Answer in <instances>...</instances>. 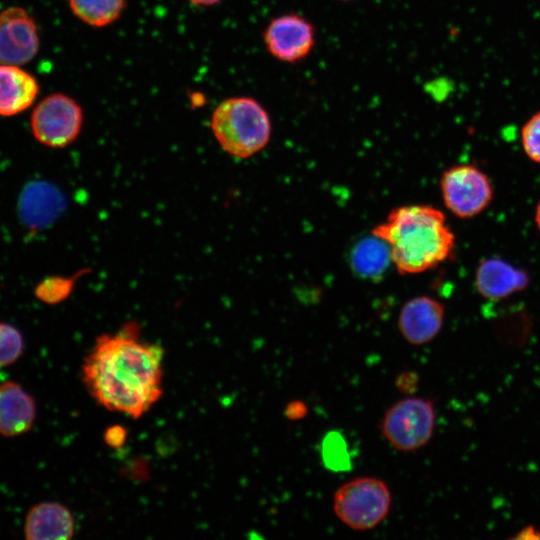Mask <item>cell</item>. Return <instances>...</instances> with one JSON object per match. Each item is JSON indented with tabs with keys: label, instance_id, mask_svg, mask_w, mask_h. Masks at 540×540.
Here are the masks:
<instances>
[{
	"label": "cell",
	"instance_id": "24",
	"mask_svg": "<svg viewBox=\"0 0 540 540\" xmlns=\"http://www.w3.org/2000/svg\"><path fill=\"white\" fill-rule=\"evenodd\" d=\"M194 5L198 6H212L219 3L221 0H189Z\"/></svg>",
	"mask_w": 540,
	"mask_h": 540
},
{
	"label": "cell",
	"instance_id": "7",
	"mask_svg": "<svg viewBox=\"0 0 540 540\" xmlns=\"http://www.w3.org/2000/svg\"><path fill=\"white\" fill-rule=\"evenodd\" d=\"M83 122L81 106L70 96L53 93L42 99L31 114L35 139L50 148H63L79 135Z\"/></svg>",
	"mask_w": 540,
	"mask_h": 540
},
{
	"label": "cell",
	"instance_id": "1",
	"mask_svg": "<svg viewBox=\"0 0 540 540\" xmlns=\"http://www.w3.org/2000/svg\"><path fill=\"white\" fill-rule=\"evenodd\" d=\"M163 349L140 341L135 324L100 336L82 365L91 396L111 411L139 418L162 395Z\"/></svg>",
	"mask_w": 540,
	"mask_h": 540
},
{
	"label": "cell",
	"instance_id": "17",
	"mask_svg": "<svg viewBox=\"0 0 540 540\" xmlns=\"http://www.w3.org/2000/svg\"><path fill=\"white\" fill-rule=\"evenodd\" d=\"M323 464L334 472L347 471L351 468V457L348 444L341 433L330 431L321 443Z\"/></svg>",
	"mask_w": 540,
	"mask_h": 540
},
{
	"label": "cell",
	"instance_id": "10",
	"mask_svg": "<svg viewBox=\"0 0 540 540\" xmlns=\"http://www.w3.org/2000/svg\"><path fill=\"white\" fill-rule=\"evenodd\" d=\"M444 318L443 303L431 296L421 295L408 300L402 306L398 329L410 344L423 345L439 334Z\"/></svg>",
	"mask_w": 540,
	"mask_h": 540
},
{
	"label": "cell",
	"instance_id": "18",
	"mask_svg": "<svg viewBox=\"0 0 540 540\" xmlns=\"http://www.w3.org/2000/svg\"><path fill=\"white\" fill-rule=\"evenodd\" d=\"M23 350L22 333L15 326L0 322V368L14 364Z\"/></svg>",
	"mask_w": 540,
	"mask_h": 540
},
{
	"label": "cell",
	"instance_id": "25",
	"mask_svg": "<svg viewBox=\"0 0 540 540\" xmlns=\"http://www.w3.org/2000/svg\"><path fill=\"white\" fill-rule=\"evenodd\" d=\"M535 224L540 232V200L536 205L535 214H534Z\"/></svg>",
	"mask_w": 540,
	"mask_h": 540
},
{
	"label": "cell",
	"instance_id": "13",
	"mask_svg": "<svg viewBox=\"0 0 540 540\" xmlns=\"http://www.w3.org/2000/svg\"><path fill=\"white\" fill-rule=\"evenodd\" d=\"M35 418L34 398L15 381L0 383V435H22L32 428Z\"/></svg>",
	"mask_w": 540,
	"mask_h": 540
},
{
	"label": "cell",
	"instance_id": "16",
	"mask_svg": "<svg viewBox=\"0 0 540 540\" xmlns=\"http://www.w3.org/2000/svg\"><path fill=\"white\" fill-rule=\"evenodd\" d=\"M72 13L92 27H105L122 14L126 0H68Z\"/></svg>",
	"mask_w": 540,
	"mask_h": 540
},
{
	"label": "cell",
	"instance_id": "3",
	"mask_svg": "<svg viewBox=\"0 0 540 540\" xmlns=\"http://www.w3.org/2000/svg\"><path fill=\"white\" fill-rule=\"evenodd\" d=\"M211 129L229 155L249 158L261 151L271 138V119L256 99L237 96L225 99L214 110Z\"/></svg>",
	"mask_w": 540,
	"mask_h": 540
},
{
	"label": "cell",
	"instance_id": "26",
	"mask_svg": "<svg viewBox=\"0 0 540 540\" xmlns=\"http://www.w3.org/2000/svg\"><path fill=\"white\" fill-rule=\"evenodd\" d=\"M337 1L349 2V1H354V0H337Z\"/></svg>",
	"mask_w": 540,
	"mask_h": 540
},
{
	"label": "cell",
	"instance_id": "4",
	"mask_svg": "<svg viewBox=\"0 0 540 540\" xmlns=\"http://www.w3.org/2000/svg\"><path fill=\"white\" fill-rule=\"evenodd\" d=\"M391 503L387 483L376 477L354 478L340 486L333 497L337 518L358 531L378 526L387 517Z\"/></svg>",
	"mask_w": 540,
	"mask_h": 540
},
{
	"label": "cell",
	"instance_id": "23",
	"mask_svg": "<svg viewBox=\"0 0 540 540\" xmlns=\"http://www.w3.org/2000/svg\"><path fill=\"white\" fill-rule=\"evenodd\" d=\"M308 414L307 405L300 400L290 402L284 409V415L289 420H300Z\"/></svg>",
	"mask_w": 540,
	"mask_h": 540
},
{
	"label": "cell",
	"instance_id": "9",
	"mask_svg": "<svg viewBox=\"0 0 540 540\" xmlns=\"http://www.w3.org/2000/svg\"><path fill=\"white\" fill-rule=\"evenodd\" d=\"M40 46L37 25L22 7L0 12V64L21 66L30 62Z\"/></svg>",
	"mask_w": 540,
	"mask_h": 540
},
{
	"label": "cell",
	"instance_id": "2",
	"mask_svg": "<svg viewBox=\"0 0 540 540\" xmlns=\"http://www.w3.org/2000/svg\"><path fill=\"white\" fill-rule=\"evenodd\" d=\"M371 234L389 247L400 274H418L446 261L455 248V235L445 214L426 204L394 208Z\"/></svg>",
	"mask_w": 540,
	"mask_h": 540
},
{
	"label": "cell",
	"instance_id": "20",
	"mask_svg": "<svg viewBox=\"0 0 540 540\" xmlns=\"http://www.w3.org/2000/svg\"><path fill=\"white\" fill-rule=\"evenodd\" d=\"M72 281L59 277H50L40 282L35 295L45 303L55 304L63 301L70 293Z\"/></svg>",
	"mask_w": 540,
	"mask_h": 540
},
{
	"label": "cell",
	"instance_id": "5",
	"mask_svg": "<svg viewBox=\"0 0 540 540\" xmlns=\"http://www.w3.org/2000/svg\"><path fill=\"white\" fill-rule=\"evenodd\" d=\"M435 419L430 400L407 397L387 409L381 421V432L396 450L416 451L432 438Z\"/></svg>",
	"mask_w": 540,
	"mask_h": 540
},
{
	"label": "cell",
	"instance_id": "21",
	"mask_svg": "<svg viewBox=\"0 0 540 540\" xmlns=\"http://www.w3.org/2000/svg\"><path fill=\"white\" fill-rule=\"evenodd\" d=\"M127 438L126 429L120 425L108 427L104 433L105 443L113 448H119L124 445Z\"/></svg>",
	"mask_w": 540,
	"mask_h": 540
},
{
	"label": "cell",
	"instance_id": "12",
	"mask_svg": "<svg viewBox=\"0 0 540 540\" xmlns=\"http://www.w3.org/2000/svg\"><path fill=\"white\" fill-rule=\"evenodd\" d=\"M75 532L71 511L58 502H41L27 513L24 536L27 540H67Z\"/></svg>",
	"mask_w": 540,
	"mask_h": 540
},
{
	"label": "cell",
	"instance_id": "8",
	"mask_svg": "<svg viewBox=\"0 0 540 540\" xmlns=\"http://www.w3.org/2000/svg\"><path fill=\"white\" fill-rule=\"evenodd\" d=\"M268 53L276 60L295 64L306 59L316 43L313 24L296 13H286L270 20L263 32Z\"/></svg>",
	"mask_w": 540,
	"mask_h": 540
},
{
	"label": "cell",
	"instance_id": "19",
	"mask_svg": "<svg viewBox=\"0 0 540 540\" xmlns=\"http://www.w3.org/2000/svg\"><path fill=\"white\" fill-rule=\"evenodd\" d=\"M521 144L526 156L540 164V111H537L521 128Z\"/></svg>",
	"mask_w": 540,
	"mask_h": 540
},
{
	"label": "cell",
	"instance_id": "6",
	"mask_svg": "<svg viewBox=\"0 0 540 540\" xmlns=\"http://www.w3.org/2000/svg\"><path fill=\"white\" fill-rule=\"evenodd\" d=\"M440 191L445 207L461 219L478 216L494 197L490 178L472 164L453 165L443 171Z\"/></svg>",
	"mask_w": 540,
	"mask_h": 540
},
{
	"label": "cell",
	"instance_id": "14",
	"mask_svg": "<svg viewBox=\"0 0 540 540\" xmlns=\"http://www.w3.org/2000/svg\"><path fill=\"white\" fill-rule=\"evenodd\" d=\"M39 91L32 74L16 65L0 64V116L10 117L25 111Z\"/></svg>",
	"mask_w": 540,
	"mask_h": 540
},
{
	"label": "cell",
	"instance_id": "22",
	"mask_svg": "<svg viewBox=\"0 0 540 540\" xmlns=\"http://www.w3.org/2000/svg\"><path fill=\"white\" fill-rule=\"evenodd\" d=\"M418 382L419 378L416 373L403 372L396 379V387L403 393L411 394L417 389Z\"/></svg>",
	"mask_w": 540,
	"mask_h": 540
},
{
	"label": "cell",
	"instance_id": "11",
	"mask_svg": "<svg viewBox=\"0 0 540 540\" xmlns=\"http://www.w3.org/2000/svg\"><path fill=\"white\" fill-rule=\"evenodd\" d=\"M529 284L525 270L499 258L481 260L475 271L478 294L489 301H500L523 291Z\"/></svg>",
	"mask_w": 540,
	"mask_h": 540
},
{
	"label": "cell",
	"instance_id": "15",
	"mask_svg": "<svg viewBox=\"0 0 540 540\" xmlns=\"http://www.w3.org/2000/svg\"><path fill=\"white\" fill-rule=\"evenodd\" d=\"M350 262L354 272L366 279L379 278L392 263L388 245L374 235L355 245Z\"/></svg>",
	"mask_w": 540,
	"mask_h": 540
}]
</instances>
